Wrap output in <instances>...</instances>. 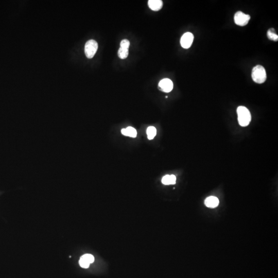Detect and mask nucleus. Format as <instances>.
Masks as SVG:
<instances>
[{
    "label": "nucleus",
    "mask_w": 278,
    "mask_h": 278,
    "mask_svg": "<svg viewBox=\"0 0 278 278\" xmlns=\"http://www.w3.org/2000/svg\"><path fill=\"white\" fill-rule=\"evenodd\" d=\"M237 113L239 125L243 127L248 126L251 120V116L249 110L244 106H239L237 109Z\"/></svg>",
    "instance_id": "nucleus-1"
},
{
    "label": "nucleus",
    "mask_w": 278,
    "mask_h": 278,
    "mask_svg": "<svg viewBox=\"0 0 278 278\" xmlns=\"http://www.w3.org/2000/svg\"><path fill=\"white\" fill-rule=\"evenodd\" d=\"M252 80L257 84H263L266 80V73L264 67L257 65L253 68L251 74Z\"/></svg>",
    "instance_id": "nucleus-2"
},
{
    "label": "nucleus",
    "mask_w": 278,
    "mask_h": 278,
    "mask_svg": "<svg viewBox=\"0 0 278 278\" xmlns=\"http://www.w3.org/2000/svg\"><path fill=\"white\" fill-rule=\"evenodd\" d=\"M98 43L94 40L88 41L85 44V53L88 58H92L98 51Z\"/></svg>",
    "instance_id": "nucleus-3"
},
{
    "label": "nucleus",
    "mask_w": 278,
    "mask_h": 278,
    "mask_svg": "<svg viewBox=\"0 0 278 278\" xmlns=\"http://www.w3.org/2000/svg\"><path fill=\"white\" fill-rule=\"evenodd\" d=\"M250 19L249 15L245 14L241 11H237L234 15V20L235 24L237 25L244 26L246 25Z\"/></svg>",
    "instance_id": "nucleus-4"
},
{
    "label": "nucleus",
    "mask_w": 278,
    "mask_h": 278,
    "mask_svg": "<svg viewBox=\"0 0 278 278\" xmlns=\"http://www.w3.org/2000/svg\"><path fill=\"white\" fill-rule=\"evenodd\" d=\"M194 38V35L191 33L187 32L184 33L180 39L181 45L184 49L190 48L193 43Z\"/></svg>",
    "instance_id": "nucleus-5"
},
{
    "label": "nucleus",
    "mask_w": 278,
    "mask_h": 278,
    "mask_svg": "<svg viewBox=\"0 0 278 278\" xmlns=\"http://www.w3.org/2000/svg\"><path fill=\"white\" fill-rule=\"evenodd\" d=\"M158 88L162 92H170L173 89V83L172 81L168 78L163 79L159 83Z\"/></svg>",
    "instance_id": "nucleus-6"
},
{
    "label": "nucleus",
    "mask_w": 278,
    "mask_h": 278,
    "mask_svg": "<svg viewBox=\"0 0 278 278\" xmlns=\"http://www.w3.org/2000/svg\"><path fill=\"white\" fill-rule=\"evenodd\" d=\"M219 200L215 196H210L206 198L204 204L207 207L210 208H216L219 204Z\"/></svg>",
    "instance_id": "nucleus-7"
},
{
    "label": "nucleus",
    "mask_w": 278,
    "mask_h": 278,
    "mask_svg": "<svg viewBox=\"0 0 278 278\" xmlns=\"http://www.w3.org/2000/svg\"><path fill=\"white\" fill-rule=\"evenodd\" d=\"M148 5L152 10L158 11L162 8L163 2L161 0H149Z\"/></svg>",
    "instance_id": "nucleus-8"
},
{
    "label": "nucleus",
    "mask_w": 278,
    "mask_h": 278,
    "mask_svg": "<svg viewBox=\"0 0 278 278\" xmlns=\"http://www.w3.org/2000/svg\"><path fill=\"white\" fill-rule=\"evenodd\" d=\"M121 132L124 136H130L132 138H136L137 135L136 130L132 127H128L127 128L123 129Z\"/></svg>",
    "instance_id": "nucleus-9"
},
{
    "label": "nucleus",
    "mask_w": 278,
    "mask_h": 278,
    "mask_svg": "<svg viewBox=\"0 0 278 278\" xmlns=\"http://www.w3.org/2000/svg\"><path fill=\"white\" fill-rule=\"evenodd\" d=\"M176 181V177L175 175H166L162 179V182L165 185L174 184Z\"/></svg>",
    "instance_id": "nucleus-10"
},
{
    "label": "nucleus",
    "mask_w": 278,
    "mask_h": 278,
    "mask_svg": "<svg viewBox=\"0 0 278 278\" xmlns=\"http://www.w3.org/2000/svg\"><path fill=\"white\" fill-rule=\"evenodd\" d=\"M157 134V130L156 128L154 126H149L147 129V134L148 139L149 140H152L154 139V136H156Z\"/></svg>",
    "instance_id": "nucleus-11"
},
{
    "label": "nucleus",
    "mask_w": 278,
    "mask_h": 278,
    "mask_svg": "<svg viewBox=\"0 0 278 278\" xmlns=\"http://www.w3.org/2000/svg\"><path fill=\"white\" fill-rule=\"evenodd\" d=\"M267 37L269 39L274 41L278 40V36L275 33V30L273 28H270L267 31Z\"/></svg>",
    "instance_id": "nucleus-12"
},
{
    "label": "nucleus",
    "mask_w": 278,
    "mask_h": 278,
    "mask_svg": "<svg viewBox=\"0 0 278 278\" xmlns=\"http://www.w3.org/2000/svg\"><path fill=\"white\" fill-rule=\"evenodd\" d=\"M129 54V49L120 47L118 51V56L122 59H126Z\"/></svg>",
    "instance_id": "nucleus-13"
},
{
    "label": "nucleus",
    "mask_w": 278,
    "mask_h": 278,
    "mask_svg": "<svg viewBox=\"0 0 278 278\" xmlns=\"http://www.w3.org/2000/svg\"><path fill=\"white\" fill-rule=\"evenodd\" d=\"M81 257H82V259L86 260L89 264L92 263L94 261V257L92 255H90V254L83 255Z\"/></svg>",
    "instance_id": "nucleus-14"
},
{
    "label": "nucleus",
    "mask_w": 278,
    "mask_h": 278,
    "mask_svg": "<svg viewBox=\"0 0 278 278\" xmlns=\"http://www.w3.org/2000/svg\"><path fill=\"white\" fill-rule=\"evenodd\" d=\"M130 46V42L127 39H124L120 43V47L124 49H129Z\"/></svg>",
    "instance_id": "nucleus-15"
},
{
    "label": "nucleus",
    "mask_w": 278,
    "mask_h": 278,
    "mask_svg": "<svg viewBox=\"0 0 278 278\" xmlns=\"http://www.w3.org/2000/svg\"><path fill=\"white\" fill-rule=\"evenodd\" d=\"M79 263H80V266L84 268H87L90 266V264L87 262L84 259H82V257H80V259L79 261Z\"/></svg>",
    "instance_id": "nucleus-16"
}]
</instances>
